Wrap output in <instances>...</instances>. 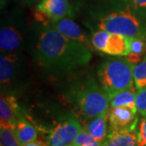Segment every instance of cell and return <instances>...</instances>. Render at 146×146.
Here are the masks:
<instances>
[{
    "label": "cell",
    "instance_id": "obj_1",
    "mask_svg": "<svg viewBox=\"0 0 146 146\" xmlns=\"http://www.w3.org/2000/svg\"><path fill=\"white\" fill-rule=\"evenodd\" d=\"M34 54L38 66L54 76L72 72L92 58L89 46L63 36L50 25L39 33Z\"/></svg>",
    "mask_w": 146,
    "mask_h": 146
},
{
    "label": "cell",
    "instance_id": "obj_2",
    "mask_svg": "<svg viewBox=\"0 0 146 146\" xmlns=\"http://www.w3.org/2000/svg\"><path fill=\"white\" fill-rule=\"evenodd\" d=\"M94 11L98 29L131 38L146 40V23L134 12L124 8L102 7Z\"/></svg>",
    "mask_w": 146,
    "mask_h": 146
},
{
    "label": "cell",
    "instance_id": "obj_3",
    "mask_svg": "<svg viewBox=\"0 0 146 146\" xmlns=\"http://www.w3.org/2000/svg\"><path fill=\"white\" fill-rule=\"evenodd\" d=\"M136 64L126 58H110L102 63L98 79L102 89L110 100L116 94L135 86L134 70Z\"/></svg>",
    "mask_w": 146,
    "mask_h": 146
},
{
    "label": "cell",
    "instance_id": "obj_4",
    "mask_svg": "<svg viewBox=\"0 0 146 146\" xmlns=\"http://www.w3.org/2000/svg\"><path fill=\"white\" fill-rule=\"evenodd\" d=\"M73 100L80 112L87 119L108 111L110 98L97 82L89 79L75 89Z\"/></svg>",
    "mask_w": 146,
    "mask_h": 146
},
{
    "label": "cell",
    "instance_id": "obj_5",
    "mask_svg": "<svg viewBox=\"0 0 146 146\" xmlns=\"http://www.w3.org/2000/svg\"><path fill=\"white\" fill-rule=\"evenodd\" d=\"M131 38L118 33L98 29L94 32L91 42L102 52L114 56H127L131 53Z\"/></svg>",
    "mask_w": 146,
    "mask_h": 146
},
{
    "label": "cell",
    "instance_id": "obj_6",
    "mask_svg": "<svg viewBox=\"0 0 146 146\" xmlns=\"http://www.w3.org/2000/svg\"><path fill=\"white\" fill-rule=\"evenodd\" d=\"M81 129L82 127L78 119L73 115H68L50 130L47 144L49 146H65L73 144Z\"/></svg>",
    "mask_w": 146,
    "mask_h": 146
},
{
    "label": "cell",
    "instance_id": "obj_7",
    "mask_svg": "<svg viewBox=\"0 0 146 146\" xmlns=\"http://www.w3.org/2000/svg\"><path fill=\"white\" fill-rule=\"evenodd\" d=\"M68 9V0H41L36 6V17L50 25L64 18Z\"/></svg>",
    "mask_w": 146,
    "mask_h": 146
},
{
    "label": "cell",
    "instance_id": "obj_8",
    "mask_svg": "<svg viewBox=\"0 0 146 146\" xmlns=\"http://www.w3.org/2000/svg\"><path fill=\"white\" fill-rule=\"evenodd\" d=\"M137 110L127 106L110 107L108 115L109 131H117L123 129L132 125L136 119Z\"/></svg>",
    "mask_w": 146,
    "mask_h": 146
},
{
    "label": "cell",
    "instance_id": "obj_9",
    "mask_svg": "<svg viewBox=\"0 0 146 146\" xmlns=\"http://www.w3.org/2000/svg\"><path fill=\"white\" fill-rule=\"evenodd\" d=\"M23 45V34L14 25L2 26L0 31L1 54L16 53Z\"/></svg>",
    "mask_w": 146,
    "mask_h": 146
},
{
    "label": "cell",
    "instance_id": "obj_10",
    "mask_svg": "<svg viewBox=\"0 0 146 146\" xmlns=\"http://www.w3.org/2000/svg\"><path fill=\"white\" fill-rule=\"evenodd\" d=\"M20 58L17 53L3 54L0 57V82L2 88L10 87L19 72Z\"/></svg>",
    "mask_w": 146,
    "mask_h": 146
},
{
    "label": "cell",
    "instance_id": "obj_11",
    "mask_svg": "<svg viewBox=\"0 0 146 146\" xmlns=\"http://www.w3.org/2000/svg\"><path fill=\"white\" fill-rule=\"evenodd\" d=\"M136 121L127 127L108 131L102 146H137Z\"/></svg>",
    "mask_w": 146,
    "mask_h": 146
},
{
    "label": "cell",
    "instance_id": "obj_12",
    "mask_svg": "<svg viewBox=\"0 0 146 146\" xmlns=\"http://www.w3.org/2000/svg\"><path fill=\"white\" fill-rule=\"evenodd\" d=\"M21 115L16 99L12 96H1L0 99V124L1 127L14 129L17 119Z\"/></svg>",
    "mask_w": 146,
    "mask_h": 146
},
{
    "label": "cell",
    "instance_id": "obj_13",
    "mask_svg": "<svg viewBox=\"0 0 146 146\" xmlns=\"http://www.w3.org/2000/svg\"><path fill=\"white\" fill-rule=\"evenodd\" d=\"M50 25L62 33L63 36L89 46V40L88 36L82 31L81 28L72 20L64 17L55 23L50 24Z\"/></svg>",
    "mask_w": 146,
    "mask_h": 146
},
{
    "label": "cell",
    "instance_id": "obj_14",
    "mask_svg": "<svg viewBox=\"0 0 146 146\" xmlns=\"http://www.w3.org/2000/svg\"><path fill=\"white\" fill-rule=\"evenodd\" d=\"M108 115L109 111H106L95 117L89 118L84 127L91 136L102 143L106 139L109 131Z\"/></svg>",
    "mask_w": 146,
    "mask_h": 146
},
{
    "label": "cell",
    "instance_id": "obj_15",
    "mask_svg": "<svg viewBox=\"0 0 146 146\" xmlns=\"http://www.w3.org/2000/svg\"><path fill=\"white\" fill-rule=\"evenodd\" d=\"M106 7L124 8L134 12L146 23V0H102Z\"/></svg>",
    "mask_w": 146,
    "mask_h": 146
},
{
    "label": "cell",
    "instance_id": "obj_16",
    "mask_svg": "<svg viewBox=\"0 0 146 146\" xmlns=\"http://www.w3.org/2000/svg\"><path fill=\"white\" fill-rule=\"evenodd\" d=\"M13 131L21 146L36 141L37 132L36 128L22 115L17 119L16 125Z\"/></svg>",
    "mask_w": 146,
    "mask_h": 146
},
{
    "label": "cell",
    "instance_id": "obj_17",
    "mask_svg": "<svg viewBox=\"0 0 146 146\" xmlns=\"http://www.w3.org/2000/svg\"><path fill=\"white\" fill-rule=\"evenodd\" d=\"M136 94L137 89L136 86H133L130 89H127L116 94L110 100V107L117 106H127L132 109H136Z\"/></svg>",
    "mask_w": 146,
    "mask_h": 146
},
{
    "label": "cell",
    "instance_id": "obj_18",
    "mask_svg": "<svg viewBox=\"0 0 146 146\" xmlns=\"http://www.w3.org/2000/svg\"><path fill=\"white\" fill-rule=\"evenodd\" d=\"M146 54V40L141 38H131V53L127 58L135 64L140 63Z\"/></svg>",
    "mask_w": 146,
    "mask_h": 146
},
{
    "label": "cell",
    "instance_id": "obj_19",
    "mask_svg": "<svg viewBox=\"0 0 146 146\" xmlns=\"http://www.w3.org/2000/svg\"><path fill=\"white\" fill-rule=\"evenodd\" d=\"M134 84L137 89L146 87V54L135 67Z\"/></svg>",
    "mask_w": 146,
    "mask_h": 146
},
{
    "label": "cell",
    "instance_id": "obj_20",
    "mask_svg": "<svg viewBox=\"0 0 146 146\" xmlns=\"http://www.w3.org/2000/svg\"><path fill=\"white\" fill-rule=\"evenodd\" d=\"M0 141L2 146H21L14 131L10 127H0Z\"/></svg>",
    "mask_w": 146,
    "mask_h": 146
},
{
    "label": "cell",
    "instance_id": "obj_21",
    "mask_svg": "<svg viewBox=\"0 0 146 146\" xmlns=\"http://www.w3.org/2000/svg\"><path fill=\"white\" fill-rule=\"evenodd\" d=\"M73 144L78 146H102V143L97 141L84 128H82L76 137Z\"/></svg>",
    "mask_w": 146,
    "mask_h": 146
},
{
    "label": "cell",
    "instance_id": "obj_22",
    "mask_svg": "<svg viewBox=\"0 0 146 146\" xmlns=\"http://www.w3.org/2000/svg\"><path fill=\"white\" fill-rule=\"evenodd\" d=\"M136 104L137 111L143 117H146V87L137 89Z\"/></svg>",
    "mask_w": 146,
    "mask_h": 146
},
{
    "label": "cell",
    "instance_id": "obj_23",
    "mask_svg": "<svg viewBox=\"0 0 146 146\" xmlns=\"http://www.w3.org/2000/svg\"><path fill=\"white\" fill-rule=\"evenodd\" d=\"M137 146H146V117H143L137 127Z\"/></svg>",
    "mask_w": 146,
    "mask_h": 146
},
{
    "label": "cell",
    "instance_id": "obj_24",
    "mask_svg": "<svg viewBox=\"0 0 146 146\" xmlns=\"http://www.w3.org/2000/svg\"><path fill=\"white\" fill-rule=\"evenodd\" d=\"M24 146H44L42 145V143H40V142H37L36 141H33V142H30V143H28L26 144Z\"/></svg>",
    "mask_w": 146,
    "mask_h": 146
},
{
    "label": "cell",
    "instance_id": "obj_25",
    "mask_svg": "<svg viewBox=\"0 0 146 146\" xmlns=\"http://www.w3.org/2000/svg\"><path fill=\"white\" fill-rule=\"evenodd\" d=\"M22 1L25 2V3H29V4H32V3H35V2H37L38 0H22Z\"/></svg>",
    "mask_w": 146,
    "mask_h": 146
},
{
    "label": "cell",
    "instance_id": "obj_26",
    "mask_svg": "<svg viewBox=\"0 0 146 146\" xmlns=\"http://www.w3.org/2000/svg\"><path fill=\"white\" fill-rule=\"evenodd\" d=\"M65 146H78V145H75V144H71V145H65Z\"/></svg>",
    "mask_w": 146,
    "mask_h": 146
},
{
    "label": "cell",
    "instance_id": "obj_27",
    "mask_svg": "<svg viewBox=\"0 0 146 146\" xmlns=\"http://www.w3.org/2000/svg\"><path fill=\"white\" fill-rule=\"evenodd\" d=\"M1 146H2V145H1Z\"/></svg>",
    "mask_w": 146,
    "mask_h": 146
}]
</instances>
